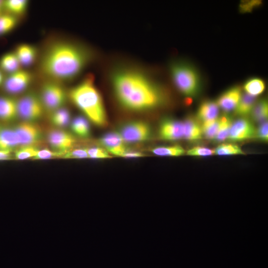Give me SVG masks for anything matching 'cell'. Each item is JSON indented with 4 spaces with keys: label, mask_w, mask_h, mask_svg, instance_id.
<instances>
[{
    "label": "cell",
    "mask_w": 268,
    "mask_h": 268,
    "mask_svg": "<svg viewBox=\"0 0 268 268\" xmlns=\"http://www.w3.org/2000/svg\"><path fill=\"white\" fill-rule=\"evenodd\" d=\"M111 81L118 101L128 110H152L163 106L167 101L165 91L138 71L119 70L113 73Z\"/></svg>",
    "instance_id": "obj_1"
},
{
    "label": "cell",
    "mask_w": 268,
    "mask_h": 268,
    "mask_svg": "<svg viewBox=\"0 0 268 268\" xmlns=\"http://www.w3.org/2000/svg\"><path fill=\"white\" fill-rule=\"evenodd\" d=\"M89 53L83 48L65 42L51 45L41 62L43 73L53 79L69 80L78 76L89 61Z\"/></svg>",
    "instance_id": "obj_2"
},
{
    "label": "cell",
    "mask_w": 268,
    "mask_h": 268,
    "mask_svg": "<svg viewBox=\"0 0 268 268\" xmlns=\"http://www.w3.org/2000/svg\"><path fill=\"white\" fill-rule=\"evenodd\" d=\"M68 96L94 125L100 127L107 126L105 109L101 95L94 84L92 76L86 77L70 89Z\"/></svg>",
    "instance_id": "obj_3"
},
{
    "label": "cell",
    "mask_w": 268,
    "mask_h": 268,
    "mask_svg": "<svg viewBox=\"0 0 268 268\" xmlns=\"http://www.w3.org/2000/svg\"><path fill=\"white\" fill-rule=\"evenodd\" d=\"M174 85L183 95L195 97L200 92L201 79L198 71L191 65L183 62H175L170 67Z\"/></svg>",
    "instance_id": "obj_4"
},
{
    "label": "cell",
    "mask_w": 268,
    "mask_h": 268,
    "mask_svg": "<svg viewBox=\"0 0 268 268\" xmlns=\"http://www.w3.org/2000/svg\"><path fill=\"white\" fill-rule=\"evenodd\" d=\"M44 109L40 98L34 93H28L17 101L18 115L26 122L39 120Z\"/></svg>",
    "instance_id": "obj_5"
},
{
    "label": "cell",
    "mask_w": 268,
    "mask_h": 268,
    "mask_svg": "<svg viewBox=\"0 0 268 268\" xmlns=\"http://www.w3.org/2000/svg\"><path fill=\"white\" fill-rule=\"evenodd\" d=\"M118 133L124 141L135 143L149 139L151 135V129L146 122L133 121L123 124Z\"/></svg>",
    "instance_id": "obj_6"
},
{
    "label": "cell",
    "mask_w": 268,
    "mask_h": 268,
    "mask_svg": "<svg viewBox=\"0 0 268 268\" xmlns=\"http://www.w3.org/2000/svg\"><path fill=\"white\" fill-rule=\"evenodd\" d=\"M41 100L45 109L54 112L64 104L66 94L63 88L58 83H45L42 89Z\"/></svg>",
    "instance_id": "obj_7"
},
{
    "label": "cell",
    "mask_w": 268,
    "mask_h": 268,
    "mask_svg": "<svg viewBox=\"0 0 268 268\" xmlns=\"http://www.w3.org/2000/svg\"><path fill=\"white\" fill-rule=\"evenodd\" d=\"M14 131L17 136L19 145H34L42 137V132L38 126L34 123L23 122L18 124Z\"/></svg>",
    "instance_id": "obj_8"
},
{
    "label": "cell",
    "mask_w": 268,
    "mask_h": 268,
    "mask_svg": "<svg viewBox=\"0 0 268 268\" xmlns=\"http://www.w3.org/2000/svg\"><path fill=\"white\" fill-rule=\"evenodd\" d=\"M184 131L183 122L166 118L160 123L158 133L162 139L176 141L184 138Z\"/></svg>",
    "instance_id": "obj_9"
},
{
    "label": "cell",
    "mask_w": 268,
    "mask_h": 268,
    "mask_svg": "<svg viewBox=\"0 0 268 268\" xmlns=\"http://www.w3.org/2000/svg\"><path fill=\"white\" fill-rule=\"evenodd\" d=\"M256 131L249 119L239 118L232 124L228 138L232 141H242L254 136Z\"/></svg>",
    "instance_id": "obj_10"
},
{
    "label": "cell",
    "mask_w": 268,
    "mask_h": 268,
    "mask_svg": "<svg viewBox=\"0 0 268 268\" xmlns=\"http://www.w3.org/2000/svg\"><path fill=\"white\" fill-rule=\"evenodd\" d=\"M31 74L28 71L19 69L12 73L4 82L5 89L9 93L17 94L23 91L32 81Z\"/></svg>",
    "instance_id": "obj_11"
},
{
    "label": "cell",
    "mask_w": 268,
    "mask_h": 268,
    "mask_svg": "<svg viewBox=\"0 0 268 268\" xmlns=\"http://www.w3.org/2000/svg\"><path fill=\"white\" fill-rule=\"evenodd\" d=\"M48 141L55 151L65 154L75 142L70 134L61 130H53L48 134Z\"/></svg>",
    "instance_id": "obj_12"
},
{
    "label": "cell",
    "mask_w": 268,
    "mask_h": 268,
    "mask_svg": "<svg viewBox=\"0 0 268 268\" xmlns=\"http://www.w3.org/2000/svg\"><path fill=\"white\" fill-rule=\"evenodd\" d=\"M242 94L241 88L238 86H234L220 95L216 103L224 112H229L235 110Z\"/></svg>",
    "instance_id": "obj_13"
},
{
    "label": "cell",
    "mask_w": 268,
    "mask_h": 268,
    "mask_svg": "<svg viewBox=\"0 0 268 268\" xmlns=\"http://www.w3.org/2000/svg\"><path fill=\"white\" fill-rule=\"evenodd\" d=\"M17 115V101L10 97H0V120L9 121Z\"/></svg>",
    "instance_id": "obj_14"
},
{
    "label": "cell",
    "mask_w": 268,
    "mask_h": 268,
    "mask_svg": "<svg viewBox=\"0 0 268 268\" xmlns=\"http://www.w3.org/2000/svg\"><path fill=\"white\" fill-rule=\"evenodd\" d=\"M219 114V107L216 102L207 100L203 102L199 106L197 117L203 122L216 119Z\"/></svg>",
    "instance_id": "obj_15"
},
{
    "label": "cell",
    "mask_w": 268,
    "mask_h": 268,
    "mask_svg": "<svg viewBox=\"0 0 268 268\" xmlns=\"http://www.w3.org/2000/svg\"><path fill=\"white\" fill-rule=\"evenodd\" d=\"M184 138L190 141L201 138L202 133L201 126L195 119L189 117L183 121Z\"/></svg>",
    "instance_id": "obj_16"
},
{
    "label": "cell",
    "mask_w": 268,
    "mask_h": 268,
    "mask_svg": "<svg viewBox=\"0 0 268 268\" xmlns=\"http://www.w3.org/2000/svg\"><path fill=\"white\" fill-rule=\"evenodd\" d=\"M19 145L14 129H4L0 131V150L9 151Z\"/></svg>",
    "instance_id": "obj_17"
},
{
    "label": "cell",
    "mask_w": 268,
    "mask_h": 268,
    "mask_svg": "<svg viewBox=\"0 0 268 268\" xmlns=\"http://www.w3.org/2000/svg\"><path fill=\"white\" fill-rule=\"evenodd\" d=\"M15 54L21 65L29 66L35 60L37 52L36 49L31 45L22 44L16 50Z\"/></svg>",
    "instance_id": "obj_18"
},
{
    "label": "cell",
    "mask_w": 268,
    "mask_h": 268,
    "mask_svg": "<svg viewBox=\"0 0 268 268\" xmlns=\"http://www.w3.org/2000/svg\"><path fill=\"white\" fill-rule=\"evenodd\" d=\"M256 102V96L246 93L242 94L240 99L235 109V114L239 116H245L251 114Z\"/></svg>",
    "instance_id": "obj_19"
},
{
    "label": "cell",
    "mask_w": 268,
    "mask_h": 268,
    "mask_svg": "<svg viewBox=\"0 0 268 268\" xmlns=\"http://www.w3.org/2000/svg\"><path fill=\"white\" fill-rule=\"evenodd\" d=\"M72 132L77 136L87 138L90 135V128L87 119L82 116L75 118L70 125Z\"/></svg>",
    "instance_id": "obj_20"
},
{
    "label": "cell",
    "mask_w": 268,
    "mask_h": 268,
    "mask_svg": "<svg viewBox=\"0 0 268 268\" xmlns=\"http://www.w3.org/2000/svg\"><path fill=\"white\" fill-rule=\"evenodd\" d=\"M252 119L260 123L265 122L268 116V104L266 99L256 102L251 113Z\"/></svg>",
    "instance_id": "obj_21"
},
{
    "label": "cell",
    "mask_w": 268,
    "mask_h": 268,
    "mask_svg": "<svg viewBox=\"0 0 268 268\" xmlns=\"http://www.w3.org/2000/svg\"><path fill=\"white\" fill-rule=\"evenodd\" d=\"M243 88L246 93L256 97L265 91L266 84L262 79L253 77L245 82Z\"/></svg>",
    "instance_id": "obj_22"
},
{
    "label": "cell",
    "mask_w": 268,
    "mask_h": 268,
    "mask_svg": "<svg viewBox=\"0 0 268 268\" xmlns=\"http://www.w3.org/2000/svg\"><path fill=\"white\" fill-rule=\"evenodd\" d=\"M20 65V62L15 53L6 54L0 60L1 68L10 73L19 70Z\"/></svg>",
    "instance_id": "obj_23"
},
{
    "label": "cell",
    "mask_w": 268,
    "mask_h": 268,
    "mask_svg": "<svg viewBox=\"0 0 268 268\" xmlns=\"http://www.w3.org/2000/svg\"><path fill=\"white\" fill-rule=\"evenodd\" d=\"M124 140L119 133L110 132L103 135L99 139L100 143L108 151L124 144Z\"/></svg>",
    "instance_id": "obj_24"
},
{
    "label": "cell",
    "mask_w": 268,
    "mask_h": 268,
    "mask_svg": "<svg viewBox=\"0 0 268 268\" xmlns=\"http://www.w3.org/2000/svg\"><path fill=\"white\" fill-rule=\"evenodd\" d=\"M219 129L214 139L217 142H221L228 138L232 121L228 115H223L219 118Z\"/></svg>",
    "instance_id": "obj_25"
},
{
    "label": "cell",
    "mask_w": 268,
    "mask_h": 268,
    "mask_svg": "<svg viewBox=\"0 0 268 268\" xmlns=\"http://www.w3.org/2000/svg\"><path fill=\"white\" fill-rule=\"evenodd\" d=\"M152 152L158 156H179L183 155L185 149L178 145L168 146H158L151 150Z\"/></svg>",
    "instance_id": "obj_26"
},
{
    "label": "cell",
    "mask_w": 268,
    "mask_h": 268,
    "mask_svg": "<svg viewBox=\"0 0 268 268\" xmlns=\"http://www.w3.org/2000/svg\"><path fill=\"white\" fill-rule=\"evenodd\" d=\"M70 113L66 108H61L53 112L51 120L52 124L58 127L67 126L70 120Z\"/></svg>",
    "instance_id": "obj_27"
},
{
    "label": "cell",
    "mask_w": 268,
    "mask_h": 268,
    "mask_svg": "<svg viewBox=\"0 0 268 268\" xmlns=\"http://www.w3.org/2000/svg\"><path fill=\"white\" fill-rule=\"evenodd\" d=\"M219 120H214L203 122L201 126L202 135L209 139H214L218 131Z\"/></svg>",
    "instance_id": "obj_28"
},
{
    "label": "cell",
    "mask_w": 268,
    "mask_h": 268,
    "mask_svg": "<svg viewBox=\"0 0 268 268\" xmlns=\"http://www.w3.org/2000/svg\"><path fill=\"white\" fill-rule=\"evenodd\" d=\"M3 5L10 13L20 15L25 11L28 2L25 0H8L3 2Z\"/></svg>",
    "instance_id": "obj_29"
},
{
    "label": "cell",
    "mask_w": 268,
    "mask_h": 268,
    "mask_svg": "<svg viewBox=\"0 0 268 268\" xmlns=\"http://www.w3.org/2000/svg\"><path fill=\"white\" fill-rule=\"evenodd\" d=\"M215 153L220 156L244 154V152L238 145L232 143H223L214 150Z\"/></svg>",
    "instance_id": "obj_30"
},
{
    "label": "cell",
    "mask_w": 268,
    "mask_h": 268,
    "mask_svg": "<svg viewBox=\"0 0 268 268\" xmlns=\"http://www.w3.org/2000/svg\"><path fill=\"white\" fill-rule=\"evenodd\" d=\"M17 24V19L11 15L0 16V35L5 34L13 29Z\"/></svg>",
    "instance_id": "obj_31"
},
{
    "label": "cell",
    "mask_w": 268,
    "mask_h": 268,
    "mask_svg": "<svg viewBox=\"0 0 268 268\" xmlns=\"http://www.w3.org/2000/svg\"><path fill=\"white\" fill-rule=\"evenodd\" d=\"M39 150L34 145L22 146L15 152V157L18 160L35 157Z\"/></svg>",
    "instance_id": "obj_32"
},
{
    "label": "cell",
    "mask_w": 268,
    "mask_h": 268,
    "mask_svg": "<svg viewBox=\"0 0 268 268\" xmlns=\"http://www.w3.org/2000/svg\"><path fill=\"white\" fill-rule=\"evenodd\" d=\"M187 153L190 156L205 157L213 155L215 152L212 149L208 147L196 146L190 148Z\"/></svg>",
    "instance_id": "obj_33"
},
{
    "label": "cell",
    "mask_w": 268,
    "mask_h": 268,
    "mask_svg": "<svg viewBox=\"0 0 268 268\" xmlns=\"http://www.w3.org/2000/svg\"><path fill=\"white\" fill-rule=\"evenodd\" d=\"M88 157L92 158H107L111 157L109 153L104 149L100 147H92L87 149Z\"/></svg>",
    "instance_id": "obj_34"
},
{
    "label": "cell",
    "mask_w": 268,
    "mask_h": 268,
    "mask_svg": "<svg viewBox=\"0 0 268 268\" xmlns=\"http://www.w3.org/2000/svg\"><path fill=\"white\" fill-rule=\"evenodd\" d=\"M65 158H88L87 149L78 148L72 150H68L65 153Z\"/></svg>",
    "instance_id": "obj_35"
},
{
    "label": "cell",
    "mask_w": 268,
    "mask_h": 268,
    "mask_svg": "<svg viewBox=\"0 0 268 268\" xmlns=\"http://www.w3.org/2000/svg\"><path fill=\"white\" fill-rule=\"evenodd\" d=\"M268 122L265 121L261 123L258 130L256 131L257 137L262 141L267 142L268 140Z\"/></svg>",
    "instance_id": "obj_36"
},
{
    "label": "cell",
    "mask_w": 268,
    "mask_h": 268,
    "mask_svg": "<svg viewBox=\"0 0 268 268\" xmlns=\"http://www.w3.org/2000/svg\"><path fill=\"white\" fill-rule=\"evenodd\" d=\"M63 154L62 153L55 151H52L47 149L39 150L37 155L34 157L35 159H47L54 157H58Z\"/></svg>",
    "instance_id": "obj_37"
},
{
    "label": "cell",
    "mask_w": 268,
    "mask_h": 268,
    "mask_svg": "<svg viewBox=\"0 0 268 268\" xmlns=\"http://www.w3.org/2000/svg\"><path fill=\"white\" fill-rule=\"evenodd\" d=\"M143 155L142 154V153L137 152V151H129L127 150L122 155V157H142Z\"/></svg>",
    "instance_id": "obj_38"
},
{
    "label": "cell",
    "mask_w": 268,
    "mask_h": 268,
    "mask_svg": "<svg viewBox=\"0 0 268 268\" xmlns=\"http://www.w3.org/2000/svg\"><path fill=\"white\" fill-rule=\"evenodd\" d=\"M10 157V152L9 151L0 150V160H7Z\"/></svg>",
    "instance_id": "obj_39"
},
{
    "label": "cell",
    "mask_w": 268,
    "mask_h": 268,
    "mask_svg": "<svg viewBox=\"0 0 268 268\" xmlns=\"http://www.w3.org/2000/svg\"><path fill=\"white\" fill-rule=\"evenodd\" d=\"M3 80V76L1 72H0V85L1 84V82Z\"/></svg>",
    "instance_id": "obj_40"
},
{
    "label": "cell",
    "mask_w": 268,
    "mask_h": 268,
    "mask_svg": "<svg viewBox=\"0 0 268 268\" xmlns=\"http://www.w3.org/2000/svg\"><path fill=\"white\" fill-rule=\"evenodd\" d=\"M3 5V2L0 1V16L1 15V8L2 6Z\"/></svg>",
    "instance_id": "obj_41"
}]
</instances>
